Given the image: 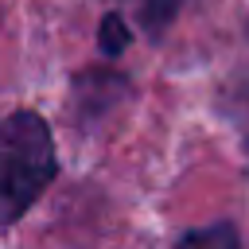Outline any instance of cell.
<instances>
[{"instance_id": "6da1fadb", "label": "cell", "mask_w": 249, "mask_h": 249, "mask_svg": "<svg viewBox=\"0 0 249 249\" xmlns=\"http://www.w3.org/2000/svg\"><path fill=\"white\" fill-rule=\"evenodd\" d=\"M54 179V140L43 117H0V222H16Z\"/></svg>"}, {"instance_id": "7a4b0ae2", "label": "cell", "mask_w": 249, "mask_h": 249, "mask_svg": "<svg viewBox=\"0 0 249 249\" xmlns=\"http://www.w3.org/2000/svg\"><path fill=\"white\" fill-rule=\"evenodd\" d=\"M179 249H237V233L233 226H210V230H195L179 241Z\"/></svg>"}]
</instances>
